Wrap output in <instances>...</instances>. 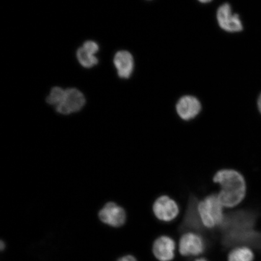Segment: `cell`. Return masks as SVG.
Returning a JSON list of instances; mask_svg holds the SVG:
<instances>
[{"mask_svg":"<svg viewBox=\"0 0 261 261\" xmlns=\"http://www.w3.org/2000/svg\"><path fill=\"white\" fill-rule=\"evenodd\" d=\"M86 103L84 94L76 89H68L65 90L64 99L57 107L59 113L67 115L79 112Z\"/></svg>","mask_w":261,"mask_h":261,"instance_id":"5b68a950","label":"cell"},{"mask_svg":"<svg viewBox=\"0 0 261 261\" xmlns=\"http://www.w3.org/2000/svg\"><path fill=\"white\" fill-rule=\"evenodd\" d=\"M199 216L203 226L208 228L219 227L224 219L223 205L218 195L212 194L199 201L198 205Z\"/></svg>","mask_w":261,"mask_h":261,"instance_id":"3957f363","label":"cell"},{"mask_svg":"<svg viewBox=\"0 0 261 261\" xmlns=\"http://www.w3.org/2000/svg\"><path fill=\"white\" fill-rule=\"evenodd\" d=\"M102 223L113 227H120L125 224L126 212L124 208L114 202H109L104 205L98 214Z\"/></svg>","mask_w":261,"mask_h":261,"instance_id":"277c9868","label":"cell"},{"mask_svg":"<svg viewBox=\"0 0 261 261\" xmlns=\"http://www.w3.org/2000/svg\"><path fill=\"white\" fill-rule=\"evenodd\" d=\"M196 261H207V260H205V259H203V258H201V259H198Z\"/></svg>","mask_w":261,"mask_h":261,"instance_id":"ffe728a7","label":"cell"},{"mask_svg":"<svg viewBox=\"0 0 261 261\" xmlns=\"http://www.w3.org/2000/svg\"><path fill=\"white\" fill-rule=\"evenodd\" d=\"M198 200L194 195L189 198L187 210L181 224L180 230L202 231L203 225L202 224L198 211Z\"/></svg>","mask_w":261,"mask_h":261,"instance_id":"9c48e42d","label":"cell"},{"mask_svg":"<svg viewBox=\"0 0 261 261\" xmlns=\"http://www.w3.org/2000/svg\"><path fill=\"white\" fill-rule=\"evenodd\" d=\"M256 214L249 211H238L225 215L219 227L225 246L246 244L261 246V232L253 229Z\"/></svg>","mask_w":261,"mask_h":261,"instance_id":"6da1fadb","label":"cell"},{"mask_svg":"<svg viewBox=\"0 0 261 261\" xmlns=\"http://www.w3.org/2000/svg\"><path fill=\"white\" fill-rule=\"evenodd\" d=\"M175 244L171 238L159 237L153 245V253L160 261H170L174 258Z\"/></svg>","mask_w":261,"mask_h":261,"instance_id":"8fae6325","label":"cell"},{"mask_svg":"<svg viewBox=\"0 0 261 261\" xmlns=\"http://www.w3.org/2000/svg\"><path fill=\"white\" fill-rule=\"evenodd\" d=\"M257 106H258L259 112L261 113V94L258 98V100H257Z\"/></svg>","mask_w":261,"mask_h":261,"instance_id":"ac0fdd59","label":"cell"},{"mask_svg":"<svg viewBox=\"0 0 261 261\" xmlns=\"http://www.w3.org/2000/svg\"><path fill=\"white\" fill-rule=\"evenodd\" d=\"M201 109L200 101L191 96L182 97L176 106L179 116L185 120L194 119L200 112Z\"/></svg>","mask_w":261,"mask_h":261,"instance_id":"30bf717a","label":"cell"},{"mask_svg":"<svg viewBox=\"0 0 261 261\" xmlns=\"http://www.w3.org/2000/svg\"><path fill=\"white\" fill-rule=\"evenodd\" d=\"M83 47L93 55H95L99 50V46H98L97 44L93 41H88L84 42Z\"/></svg>","mask_w":261,"mask_h":261,"instance_id":"2e32d148","label":"cell"},{"mask_svg":"<svg viewBox=\"0 0 261 261\" xmlns=\"http://www.w3.org/2000/svg\"><path fill=\"white\" fill-rule=\"evenodd\" d=\"M117 261H137L135 257L132 255H126L120 257Z\"/></svg>","mask_w":261,"mask_h":261,"instance_id":"e0dca14e","label":"cell"},{"mask_svg":"<svg viewBox=\"0 0 261 261\" xmlns=\"http://www.w3.org/2000/svg\"><path fill=\"white\" fill-rule=\"evenodd\" d=\"M5 244L4 242H3V241H1V243H0V247H1V250H3L5 249Z\"/></svg>","mask_w":261,"mask_h":261,"instance_id":"d6986e66","label":"cell"},{"mask_svg":"<svg viewBox=\"0 0 261 261\" xmlns=\"http://www.w3.org/2000/svg\"><path fill=\"white\" fill-rule=\"evenodd\" d=\"M153 211L159 220L169 222L177 217L179 213V208L177 203L167 196H162L156 199Z\"/></svg>","mask_w":261,"mask_h":261,"instance_id":"ba28073f","label":"cell"},{"mask_svg":"<svg viewBox=\"0 0 261 261\" xmlns=\"http://www.w3.org/2000/svg\"><path fill=\"white\" fill-rule=\"evenodd\" d=\"M214 181L220 185L221 189L218 196L223 206L233 207L243 201L246 185L240 173L233 169H223L215 175Z\"/></svg>","mask_w":261,"mask_h":261,"instance_id":"7a4b0ae2","label":"cell"},{"mask_svg":"<svg viewBox=\"0 0 261 261\" xmlns=\"http://www.w3.org/2000/svg\"><path fill=\"white\" fill-rule=\"evenodd\" d=\"M77 58L82 66L85 68H92L98 63L97 58L83 47L77 51Z\"/></svg>","mask_w":261,"mask_h":261,"instance_id":"5bb4252c","label":"cell"},{"mask_svg":"<svg viewBox=\"0 0 261 261\" xmlns=\"http://www.w3.org/2000/svg\"><path fill=\"white\" fill-rule=\"evenodd\" d=\"M65 90L61 87H55L51 89L50 94L47 97L46 102L51 106L58 105L63 102L65 96Z\"/></svg>","mask_w":261,"mask_h":261,"instance_id":"9a60e30c","label":"cell"},{"mask_svg":"<svg viewBox=\"0 0 261 261\" xmlns=\"http://www.w3.org/2000/svg\"><path fill=\"white\" fill-rule=\"evenodd\" d=\"M217 16L218 24L223 30L228 32H238L243 30L239 15L233 14L228 3H225L218 8Z\"/></svg>","mask_w":261,"mask_h":261,"instance_id":"8992f818","label":"cell"},{"mask_svg":"<svg viewBox=\"0 0 261 261\" xmlns=\"http://www.w3.org/2000/svg\"><path fill=\"white\" fill-rule=\"evenodd\" d=\"M114 64L120 78L128 79L134 69V59L129 52L122 50L117 52L114 58Z\"/></svg>","mask_w":261,"mask_h":261,"instance_id":"7c38bea8","label":"cell"},{"mask_svg":"<svg viewBox=\"0 0 261 261\" xmlns=\"http://www.w3.org/2000/svg\"><path fill=\"white\" fill-rule=\"evenodd\" d=\"M252 251L246 247H237L228 254V261H253Z\"/></svg>","mask_w":261,"mask_h":261,"instance_id":"4fadbf2b","label":"cell"},{"mask_svg":"<svg viewBox=\"0 0 261 261\" xmlns=\"http://www.w3.org/2000/svg\"><path fill=\"white\" fill-rule=\"evenodd\" d=\"M205 247L203 238L195 233H185L179 241V252L182 256H198L203 253Z\"/></svg>","mask_w":261,"mask_h":261,"instance_id":"52a82bcc","label":"cell"},{"mask_svg":"<svg viewBox=\"0 0 261 261\" xmlns=\"http://www.w3.org/2000/svg\"><path fill=\"white\" fill-rule=\"evenodd\" d=\"M200 2L203 3H208V2H210V1H200Z\"/></svg>","mask_w":261,"mask_h":261,"instance_id":"44dd1931","label":"cell"}]
</instances>
